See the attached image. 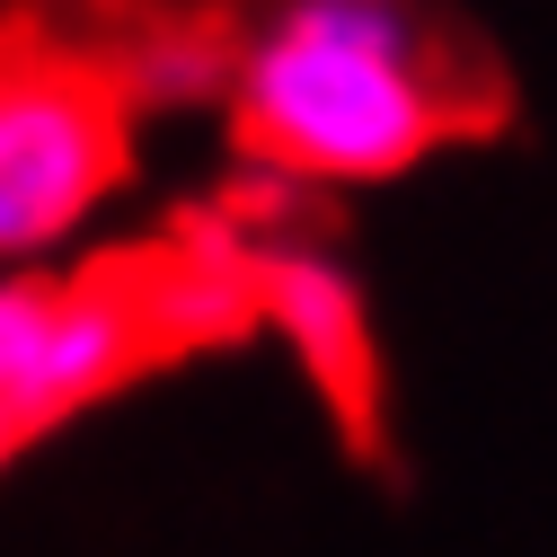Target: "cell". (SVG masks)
<instances>
[{"label": "cell", "instance_id": "obj_1", "mask_svg": "<svg viewBox=\"0 0 557 557\" xmlns=\"http://www.w3.org/2000/svg\"><path fill=\"white\" fill-rule=\"evenodd\" d=\"M231 115L274 177L372 186L478 124V89L416 0H274L231 45Z\"/></svg>", "mask_w": 557, "mask_h": 557}, {"label": "cell", "instance_id": "obj_2", "mask_svg": "<svg viewBox=\"0 0 557 557\" xmlns=\"http://www.w3.org/2000/svg\"><path fill=\"white\" fill-rule=\"evenodd\" d=\"M124 115L133 89L107 53L36 27L0 36V265L72 248L107 213L133 160Z\"/></svg>", "mask_w": 557, "mask_h": 557}, {"label": "cell", "instance_id": "obj_3", "mask_svg": "<svg viewBox=\"0 0 557 557\" xmlns=\"http://www.w3.org/2000/svg\"><path fill=\"white\" fill-rule=\"evenodd\" d=\"M151 284L133 274H89V284H53L36 265H0V460L36 443L45 425L81 416L115 381H133L160 355Z\"/></svg>", "mask_w": 557, "mask_h": 557}, {"label": "cell", "instance_id": "obj_4", "mask_svg": "<svg viewBox=\"0 0 557 557\" xmlns=\"http://www.w3.org/2000/svg\"><path fill=\"white\" fill-rule=\"evenodd\" d=\"M257 319L293 336V355L363 416L372 398V327H363V293L345 284V265H327L319 248H265L257 257Z\"/></svg>", "mask_w": 557, "mask_h": 557}]
</instances>
